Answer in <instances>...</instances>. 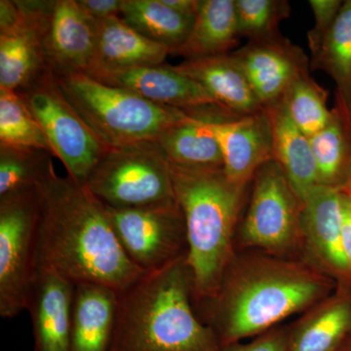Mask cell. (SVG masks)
Returning a JSON list of instances; mask_svg holds the SVG:
<instances>
[{
	"label": "cell",
	"mask_w": 351,
	"mask_h": 351,
	"mask_svg": "<svg viewBox=\"0 0 351 351\" xmlns=\"http://www.w3.org/2000/svg\"><path fill=\"white\" fill-rule=\"evenodd\" d=\"M343 2L339 0H311L309 5L313 11L315 25L308 32L309 47L311 53L315 56L319 50L323 39L326 36L332 23L343 6Z\"/></svg>",
	"instance_id": "32"
},
{
	"label": "cell",
	"mask_w": 351,
	"mask_h": 351,
	"mask_svg": "<svg viewBox=\"0 0 351 351\" xmlns=\"http://www.w3.org/2000/svg\"><path fill=\"white\" fill-rule=\"evenodd\" d=\"M38 189L0 196V316L25 311L36 272Z\"/></svg>",
	"instance_id": "9"
},
{
	"label": "cell",
	"mask_w": 351,
	"mask_h": 351,
	"mask_svg": "<svg viewBox=\"0 0 351 351\" xmlns=\"http://www.w3.org/2000/svg\"><path fill=\"white\" fill-rule=\"evenodd\" d=\"M248 210L235 237V249L301 258L302 201L276 160L253 179Z\"/></svg>",
	"instance_id": "6"
},
{
	"label": "cell",
	"mask_w": 351,
	"mask_h": 351,
	"mask_svg": "<svg viewBox=\"0 0 351 351\" xmlns=\"http://www.w3.org/2000/svg\"><path fill=\"white\" fill-rule=\"evenodd\" d=\"M96 50V23L76 0H57L45 38L48 66L55 75L88 73Z\"/></svg>",
	"instance_id": "16"
},
{
	"label": "cell",
	"mask_w": 351,
	"mask_h": 351,
	"mask_svg": "<svg viewBox=\"0 0 351 351\" xmlns=\"http://www.w3.org/2000/svg\"><path fill=\"white\" fill-rule=\"evenodd\" d=\"M75 286L71 351H110L119 291L101 284Z\"/></svg>",
	"instance_id": "21"
},
{
	"label": "cell",
	"mask_w": 351,
	"mask_h": 351,
	"mask_svg": "<svg viewBox=\"0 0 351 351\" xmlns=\"http://www.w3.org/2000/svg\"><path fill=\"white\" fill-rule=\"evenodd\" d=\"M36 267L71 283H94L122 291L143 276L127 257L105 205L51 162L38 184Z\"/></svg>",
	"instance_id": "1"
},
{
	"label": "cell",
	"mask_w": 351,
	"mask_h": 351,
	"mask_svg": "<svg viewBox=\"0 0 351 351\" xmlns=\"http://www.w3.org/2000/svg\"><path fill=\"white\" fill-rule=\"evenodd\" d=\"M20 18V9L17 2L12 0L0 1V31L9 29Z\"/></svg>",
	"instance_id": "36"
},
{
	"label": "cell",
	"mask_w": 351,
	"mask_h": 351,
	"mask_svg": "<svg viewBox=\"0 0 351 351\" xmlns=\"http://www.w3.org/2000/svg\"><path fill=\"white\" fill-rule=\"evenodd\" d=\"M83 13L93 21L120 16L122 0H76Z\"/></svg>",
	"instance_id": "34"
},
{
	"label": "cell",
	"mask_w": 351,
	"mask_h": 351,
	"mask_svg": "<svg viewBox=\"0 0 351 351\" xmlns=\"http://www.w3.org/2000/svg\"><path fill=\"white\" fill-rule=\"evenodd\" d=\"M95 23L96 50L88 75L161 66L172 54L170 47L145 38L120 16Z\"/></svg>",
	"instance_id": "18"
},
{
	"label": "cell",
	"mask_w": 351,
	"mask_h": 351,
	"mask_svg": "<svg viewBox=\"0 0 351 351\" xmlns=\"http://www.w3.org/2000/svg\"><path fill=\"white\" fill-rule=\"evenodd\" d=\"M169 166L176 199L186 221V263L195 308L217 294L237 253L235 237L247 186L228 179L223 168Z\"/></svg>",
	"instance_id": "4"
},
{
	"label": "cell",
	"mask_w": 351,
	"mask_h": 351,
	"mask_svg": "<svg viewBox=\"0 0 351 351\" xmlns=\"http://www.w3.org/2000/svg\"><path fill=\"white\" fill-rule=\"evenodd\" d=\"M269 119L274 160L280 166L302 201L319 186L309 138L297 126L281 101L263 108Z\"/></svg>",
	"instance_id": "22"
},
{
	"label": "cell",
	"mask_w": 351,
	"mask_h": 351,
	"mask_svg": "<svg viewBox=\"0 0 351 351\" xmlns=\"http://www.w3.org/2000/svg\"><path fill=\"white\" fill-rule=\"evenodd\" d=\"M120 17L132 29L174 51L186 43L195 17L182 15L162 0H122Z\"/></svg>",
	"instance_id": "25"
},
{
	"label": "cell",
	"mask_w": 351,
	"mask_h": 351,
	"mask_svg": "<svg viewBox=\"0 0 351 351\" xmlns=\"http://www.w3.org/2000/svg\"><path fill=\"white\" fill-rule=\"evenodd\" d=\"M91 77L110 86L133 92L157 105L177 108L189 114L203 112L228 114L204 88L188 76L178 73L171 66L161 64L100 73Z\"/></svg>",
	"instance_id": "14"
},
{
	"label": "cell",
	"mask_w": 351,
	"mask_h": 351,
	"mask_svg": "<svg viewBox=\"0 0 351 351\" xmlns=\"http://www.w3.org/2000/svg\"><path fill=\"white\" fill-rule=\"evenodd\" d=\"M52 156L40 149L0 145V196L36 188Z\"/></svg>",
	"instance_id": "29"
},
{
	"label": "cell",
	"mask_w": 351,
	"mask_h": 351,
	"mask_svg": "<svg viewBox=\"0 0 351 351\" xmlns=\"http://www.w3.org/2000/svg\"><path fill=\"white\" fill-rule=\"evenodd\" d=\"M341 196L339 189L317 186L302 199L301 258L337 286H351L343 250Z\"/></svg>",
	"instance_id": "11"
},
{
	"label": "cell",
	"mask_w": 351,
	"mask_h": 351,
	"mask_svg": "<svg viewBox=\"0 0 351 351\" xmlns=\"http://www.w3.org/2000/svg\"><path fill=\"white\" fill-rule=\"evenodd\" d=\"M336 288L334 279L301 258L237 251L217 294L195 309L223 346L258 336L293 314L306 313Z\"/></svg>",
	"instance_id": "2"
},
{
	"label": "cell",
	"mask_w": 351,
	"mask_h": 351,
	"mask_svg": "<svg viewBox=\"0 0 351 351\" xmlns=\"http://www.w3.org/2000/svg\"><path fill=\"white\" fill-rule=\"evenodd\" d=\"M18 93L38 120L53 156L61 160L69 178L85 184L108 147L71 107L56 76L46 71Z\"/></svg>",
	"instance_id": "8"
},
{
	"label": "cell",
	"mask_w": 351,
	"mask_h": 351,
	"mask_svg": "<svg viewBox=\"0 0 351 351\" xmlns=\"http://www.w3.org/2000/svg\"><path fill=\"white\" fill-rule=\"evenodd\" d=\"M343 191H345V193H348V195L351 197V177L350 181L348 182V184H346V188L343 189Z\"/></svg>",
	"instance_id": "39"
},
{
	"label": "cell",
	"mask_w": 351,
	"mask_h": 351,
	"mask_svg": "<svg viewBox=\"0 0 351 351\" xmlns=\"http://www.w3.org/2000/svg\"><path fill=\"white\" fill-rule=\"evenodd\" d=\"M85 186L114 209L177 201L169 162L154 142L110 147Z\"/></svg>",
	"instance_id": "7"
},
{
	"label": "cell",
	"mask_w": 351,
	"mask_h": 351,
	"mask_svg": "<svg viewBox=\"0 0 351 351\" xmlns=\"http://www.w3.org/2000/svg\"><path fill=\"white\" fill-rule=\"evenodd\" d=\"M75 287L52 269L36 267L25 307L32 322V351H71Z\"/></svg>",
	"instance_id": "15"
},
{
	"label": "cell",
	"mask_w": 351,
	"mask_h": 351,
	"mask_svg": "<svg viewBox=\"0 0 351 351\" xmlns=\"http://www.w3.org/2000/svg\"><path fill=\"white\" fill-rule=\"evenodd\" d=\"M343 205V250L351 274V197L345 191L341 196Z\"/></svg>",
	"instance_id": "35"
},
{
	"label": "cell",
	"mask_w": 351,
	"mask_h": 351,
	"mask_svg": "<svg viewBox=\"0 0 351 351\" xmlns=\"http://www.w3.org/2000/svg\"><path fill=\"white\" fill-rule=\"evenodd\" d=\"M168 162L186 167L223 168V154L213 132L200 114L171 127L156 141Z\"/></svg>",
	"instance_id": "24"
},
{
	"label": "cell",
	"mask_w": 351,
	"mask_h": 351,
	"mask_svg": "<svg viewBox=\"0 0 351 351\" xmlns=\"http://www.w3.org/2000/svg\"><path fill=\"white\" fill-rule=\"evenodd\" d=\"M0 145L52 154L45 134L24 99L18 92L6 89H0Z\"/></svg>",
	"instance_id": "28"
},
{
	"label": "cell",
	"mask_w": 351,
	"mask_h": 351,
	"mask_svg": "<svg viewBox=\"0 0 351 351\" xmlns=\"http://www.w3.org/2000/svg\"><path fill=\"white\" fill-rule=\"evenodd\" d=\"M171 66L200 84L228 114L247 117L263 110L232 55L196 58Z\"/></svg>",
	"instance_id": "19"
},
{
	"label": "cell",
	"mask_w": 351,
	"mask_h": 351,
	"mask_svg": "<svg viewBox=\"0 0 351 351\" xmlns=\"http://www.w3.org/2000/svg\"><path fill=\"white\" fill-rule=\"evenodd\" d=\"M351 335V286H337L290 326L288 351H338Z\"/></svg>",
	"instance_id": "20"
},
{
	"label": "cell",
	"mask_w": 351,
	"mask_h": 351,
	"mask_svg": "<svg viewBox=\"0 0 351 351\" xmlns=\"http://www.w3.org/2000/svg\"><path fill=\"white\" fill-rule=\"evenodd\" d=\"M106 207L127 257L143 274H152L188 255L186 221L175 202L114 209Z\"/></svg>",
	"instance_id": "10"
},
{
	"label": "cell",
	"mask_w": 351,
	"mask_h": 351,
	"mask_svg": "<svg viewBox=\"0 0 351 351\" xmlns=\"http://www.w3.org/2000/svg\"><path fill=\"white\" fill-rule=\"evenodd\" d=\"M196 313L186 257L119 292L110 351H221Z\"/></svg>",
	"instance_id": "3"
},
{
	"label": "cell",
	"mask_w": 351,
	"mask_h": 351,
	"mask_svg": "<svg viewBox=\"0 0 351 351\" xmlns=\"http://www.w3.org/2000/svg\"><path fill=\"white\" fill-rule=\"evenodd\" d=\"M280 2L272 0H235L237 31L256 40L269 38L279 20Z\"/></svg>",
	"instance_id": "31"
},
{
	"label": "cell",
	"mask_w": 351,
	"mask_h": 351,
	"mask_svg": "<svg viewBox=\"0 0 351 351\" xmlns=\"http://www.w3.org/2000/svg\"><path fill=\"white\" fill-rule=\"evenodd\" d=\"M20 18L0 31V89L19 92L50 71L45 38L55 1H16Z\"/></svg>",
	"instance_id": "12"
},
{
	"label": "cell",
	"mask_w": 351,
	"mask_h": 351,
	"mask_svg": "<svg viewBox=\"0 0 351 351\" xmlns=\"http://www.w3.org/2000/svg\"><path fill=\"white\" fill-rule=\"evenodd\" d=\"M164 4L176 12L189 17H195L201 0H162Z\"/></svg>",
	"instance_id": "37"
},
{
	"label": "cell",
	"mask_w": 351,
	"mask_h": 351,
	"mask_svg": "<svg viewBox=\"0 0 351 351\" xmlns=\"http://www.w3.org/2000/svg\"><path fill=\"white\" fill-rule=\"evenodd\" d=\"M313 58L337 83L343 108L351 112V0L343 2Z\"/></svg>",
	"instance_id": "27"
},
{
	"label": "cell",
	"mask_w": 351,
	"mask_h": 351,
	"mask_svg": "<svg viewBox=\"0 0 351 351\" xmlns=\"http://www.w3.org/2000/svg\"><path fill=\"white\" fill-rule=\"evenodd\" d=\"M290 326H276L258 335L249 343L221 346V351H288Z\"/></svg>",
	"instance_id": "33"
},
{
	"label": "cell",
	"mask_w": 351,
	"mask_h": 351,
	"mask_svg": "<svg viewBox=\"0 0 351 351\" xmlns=\"http://www.w3.org/2000/svg\"><path fill=\"white\" fill-rule=\"evenodd\" d=\"M200 115L218 141L223 171L232 182L248 186L257 171L274 160L271 130L265 110L247 117L223 112Z\"/></svg>",
	"instance_id": "13"
},
{
	"label": "cell",
	"mask_w": 351,
	"mask_h": 351,
	"mask_svg": "<svg viewBox=\"0 0 351 351\" xmlns=\"http://www.w3.org/2000/svg\"><path fill=\"white\" fill-rule=\"evenodd\" d=\"M319 186L343 191L351 177V134L338 113L309 138Z\"/></svg>",
	"instance_id": "26"
},
{
	"label": "cell",
	"mask_w": 351,
	"mask_h": 351,
	"mask_svg": "<svg viewBox=\"0 0 351 351\" xmlns=\"http://www.w3.org/2000/svg\"><path fill=\"white\" fill-rule=\"evenodd\" d=\"M232 56L263 108L280 101L291 85L306 75L301 56L274 41L249 44Z\"/></svg>",
	"instance_id": "17"
},
{
	"label": "cell",
	"mask_w": 351,
	"mask_h": 351,
	"mask_svg": "<svg viewBox=\"0 0 351 351\" xmlns=\"http://www.w3.org/2000/svg\"><path fill=\"white\" fill-rule=\"evenodd\" d=\"M338 351H351V335Z\"/></svg>",
	"instance_id": "38"
},
{
	"label": "cell",
	"mask_w": 351,
	"mask_h": 351,
	"mask_svg": "<svg viewBox=\"0 0 351 351\" xmlns=\"http://www.w3.org/2000/svg\"><path fill=\"white\" fill-rule=\"evenodd\" d=\"M239 36L235 0H201L189 38L172 54L186 60L225 55Z\"/></svg>",
	"instance_id": "23"
},
{
	"label": "cell",
	"mask_w": 351,
	"mask_h": 351,
	"mask_svg": "<svg viewBox=\"0 0 351 351\" xmlns=\"http://www.w3.org/2000/svg\"><path fill=\"white\" fill-rule=\"evenodd\" d=\"M55 76L71 107L108 149L156 142L164 132L191 117L98 82L86 73Z\"/></svg>",
	"instance_id": "5"
},
{
	"label": "cell",
	"mask_w": 351,
	"mask_h": 351,
	"mask_svg": "<svg viewBox=\"0 0 351 351\" xmlns=\"http://www.w3.org/2000/svg\"><path fill=\"white\" fill-rule=\"evenodd\" d=\"M280 101L295 126L308 138L322 130L332 119L324 92L306 75L298 78Z\"/></svg>",
	"instance_id": "30"
}]
</instances>
